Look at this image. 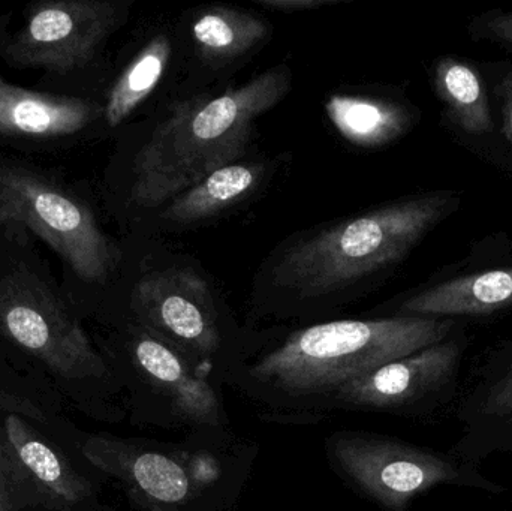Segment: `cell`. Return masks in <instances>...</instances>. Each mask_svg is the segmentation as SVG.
<instances>
[{
	"label": "cell",
	"mask_w": 512,
	"mask_h": 511,
	"mask_svg": "<svg viewBox=\"0 0 512 511\" xmlns=\"http://www.w3.org/2000/svg\"><path fill=\"white\" fill-rule=\"evenodd\" d=\"M453 318L337 320L289 333L273 347L243 356L224 384L277 422H316L348 384L394 360L450 338Z\"/></svg>",
	"instance_id": "1"
},
{
	"label": "cell",
	"mask_w": 512,
	"mask_h": 511,
	"mask_svg": "<svg viewBox=\"0 0 512 511\" xmlns=\"http://www.w3.org/2000/svg\"><path fill=\"white\" fill-rule=\"evenodd\" d=\"M289 87L291 72L276 66L215 98L176 105L135 156L132 203L161 206L216 170L237 164L256 117L282 101Z\"/></svg>",
	"instance_id": "2"
},
{
	"label": "cell",
	"mask_w": 512,
	"mask_h": 511,
	"mask_svg": "<svg viewBox=\"0 0 512 511\" xmlns=\"http://www.w3.org/2000/svg\"><path fill=\"white\" fill-rule=\"evenodd\" d=\"M459 204L454 192H433L331 225L286 251L277 264V284L300 299L345 290L405 260Z\"/></svg>",
	"instance_id": "3"
},
{
	"label": "cell",
	"mask_w": 512,
	"mask_h": 511,
	"mask_svg": "<svg viewBox=\"0 0 512 511\" xmlns=\"http://www.w3.org/2000/svg\"><path fill=\"white\" fill-rule=\"evenodd\" d=\"M256 453L233 434H192L179 444L101 441L96 447L98 464L146 511L233 510Z\"/></svg>",
	"instance_id": "4"
},
{
	"label": "cell",
	"mask_w": 512,
	"mask_h": 511,
	"mask_svg": "<svg viewBox=\"0 0 512 511\" xmlns=\"http://www.w3.org/2000/svg\"><path fill=\"white\" fill-rule=\"evenodd\" d=\"M0 233L41 239L75 279L105 285L120 252L80 195L44 170L0 155Z\"/></svg>",
	"instance_id": "5"
},
{
	"label": "cell",
	"mask_w": 512,
	"mask_h": 511,
	"mask_svg": "<svg viewBox=\"0 0 512 511\" xmlns=\"http://www.w3.org/2000/svg\"><path fill=\"white\" fill-rule=\"evenodd\" d=\"M334 473L361 497L385 511H409L412 501L439 486L501 495V483L453 452H439L372 432L339 431L325 441Z\"/></svg>",
	"instance_id": "6"
},
{
	"label": "cell",
	"mask_w": 512,
	"mask_h": 511,
	"mask_svg": "<svg viewBox=\"0 0 512 511\" xmlns=\"http://www.w3.org/2000/svg\"><path fill=\"white\" fill-rule=\"evenodd\" d=\"M135 407L155 428L231 435L221 384L201 374L179 350L140 326L125 347Z\"/></svg>",
	"instance_id": "7"
},
{
	"label": "cell",
	"mask_w": 512,
	"mask_h": 511,
	"mask_svg": "<svg viewBox=\"0 0 512 511\" xmlns=\"http://www.w3.org/2000/svg\"><path fill=\"white\" fill-rule=\"evenodd\" d=\"M137 326L179 350L201 374L224 384L242 353L228 344L209 285L188 269L143 276L132 293Z\"/></svg>",
	"instance_id": "8"
},
{
	"label": "cell",
	"mask_w": 512,
	"mask_h": 511,
	"mask_svg": "<svg viewBox=\"0 0 512 511\" xmlns=\"http://www.w3.org/2000/svg\"><path fill=\"white\" fill-rule=\"evenodd\" d=\"M122 17V6L108 0L30 3L23 26L0 36V57L12 68L69 75L95 59Z\"/></svg>",
	"instance_id": "9"
},
{
	"label": "cell",
	"mask_w": 512,
	"mask_h": 511,
	"mask_svg": "<svg viewBox=\"0 0 512 511\" xmlns=\"http://www.w3.org/2000/svg\"><path fill=\"white\" fill-rule=\"evenodd\" d=\"M468 339L445 341L370 372L343 387L328 404L330 411H361L391 416H432L456 395Z\"/></svg>",
	"instance_id": "10"
},
{
	"label": "cell",
	"mask_w": 512,
	"mask_h": 511,
	"mask_svg": "<svg viewBox=\"0 0 512 511\" xmlns=\"http://www.w3.org/2000/svg\"><path fill=\"white\" fill-rule=\"evenodd\" d=\"M460 437L451 452L478 465L512 453V339L484 354L457 405Z\"/></svg>",
	"instance_id": "11"
},
{
	"label": "cell",
	"mask_w": 512,
	"mask_h": 511,
	"mask_svg": "<svg viewBox=\"0 0 512 511\" xmlns=\"http://www.w3.org/2000/svg\"><path fill=\"white\" fill-rule=\"evenodd\" d=\"M104 107L90 99L24 89L0 77V143L48 149L89 131Z\"/></svg>",
	"instance_id": "12"
},
{
	"label": "cell",
	"mask_w": 512,
	"mask_h": 511,
	"mask_svg": "<svg viewBox=\"0 0 512 511\" xmlns=\"http://www.w3.org/2000/svg\"><path fill=\"white\" fill-rule=\"evenodd\" d=\"M512 309V266L448 278L412 294L397 308L402 317H486Z\"/></svg>",
	"instance_id": "13"
},
{
	"label": "cell",
	"mask_w": 512,
	"mask_h": 511,
	"mask_svg": "<svg viewBox=\"0 0 512 511\" xmlns=\"http://www.w3.org/2000/svg\"><path fill=\"white\" fill-rule=\"evenodd\" d=\"M325 110L345 140L367 149L393 143L414 123L405 105L372 96L334 95Z\"/></svg>",
	"instance_id": "14"
},
{
	"label": "cell",
	"mask_w": 512,
	"mask_h": 511,
	"mask_svg": "<svg viewBox=\"0 0 512 511\" xmlns=\"http://www.w3.org/2000/svg\"><path fill=\"white\" fill-rule=\"evenodd\" d=\"M261 174V165L255 164H233L216 170L174 198L162 213V218L177 224L212 218L248 197L258 185Z\"/></svg>",
	"instance_id": "15"
},
{
	"label": "cell",
	"mask_w": 512,
	"mask_h": 511,
	"mask_svg": "<svg viewBox=\"0 0 512 511\" xmlns=\"http://www.w3.org/2000/svg\"><path fill=\"white\" fill-rule=\"evenodd\" d=\"M435 90L448 117L466 134H487L493 117L483 78L468 62L441 57L435 68Z\"/></svg>",
	"instance_id": "16"
},
{
	"label": "cell",
	"mask_w": 512,
	"mask_h": 511,
	"mask_svg": "<svg viewBox=\"0 0 512 511\" xmlns=\"http://www.w3.org/2000/svg\"><path fill=\"white\" fill-rule=\"evenodd\" d=\"M191 30L200 56L215 63L243 56L268 35L267 23L261 18L227 6L201 12Z\"/></svg>",
	"instance_id": "17"
},
{
	"label": "cell",
	"mask_w": 512,
	"mask_h": 511,
	"mask_svg": "<svg viewBox=\"0 0 512 511\" xmlns=\"http://www.w3.org/2000/svg\"><path fill=\"white\" fill-rule=\"evenodd\" d=\"M170 56V39L167 35H158L126 66L104 105V120L110 128L122 125L149 98L161 81Z\"/></svg>",
	"instance_id": "18"
},
{
	"label": "cell",
	"mask_w": 512,
	"mask_h": 511,
	"mask_svg": "<svg viewBox=\"0 0 512 511\" xmlns=\"http://www.w3.org/2000/svg\"><path fill=\"white\" fill-rule=\"evenodd\" d=\"M18 453L24 465L45 485L57 486L62 483V465L45 444L36 440H27L18 446Z\"/></svg>",
	"instance_id": "19"
},
{
	"label": "cell",
	"mask_w": 512,
	"mask_h": 511,
	"mask_svg": "<svg viewBox=\"0 0 512 511\" xmlns=\"http://www.w3.org/2000/svg\"><path fill=\"white\" fill-rule=\"evenodd\" d=\"M339 2L342 0H258L259 5L264 8L282 12L310 11V9H318Z\"/></svg>",
	"instance_id": "20"
},
{
	"label": "cell",
	"mask_w": 512,
	"mask_h": 511,
	"mask_svg": "<svg viewBox=\"0 0 512 511\" xmlns=\"http://www.w3.org/2000/svg\"><path fill=\"white\" fill-rule=\"evenodd\" d=\"M496 95L501 102L505 138L512 146V72L505 75L501 83L496 86Z\"/></svg>",
	"instance_id": "21"
},
{
	"label": "cell",
	"mask_w": 512,
	"mask_h": 511,
	"mask_svg": "<svg viewBox=\"0 0 512 511\" xmlns=\"http://www.w3.org/2000/svg\"><path fill=\"white\" fill-rule=\"evenodd\" d=\"M487 38L512 45V11L493 15L484 23Z\"/></svg>",
	"instance_id": "22"
}]
</instances>
